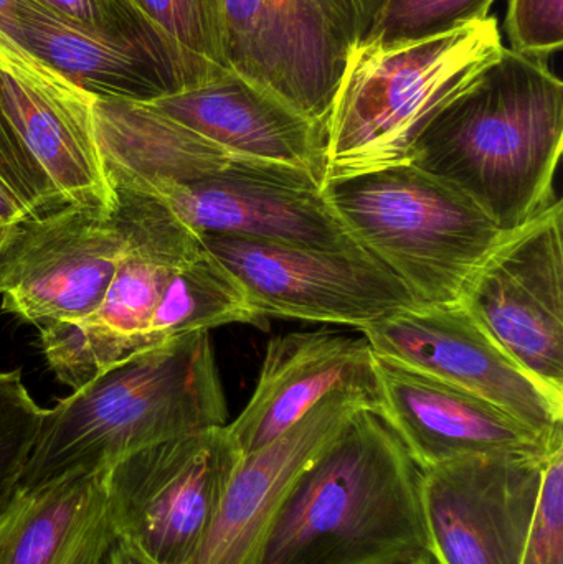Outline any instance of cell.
Segmentation results:
<instances>
[{
    "label": "cell",
    "instance_id": "1",
    "mask_svg": "<svg viewBox=\"0 0 563 564\" xmlns=\"http://www.w3.org/2000/svg\"><path fill=\"white\" fill-rule=\"evenodd\" d=\"M562 144L563 83L548 62L505 46L433 116L409 164L465 192L508 234L557 200Z\"/></svg>",
    "mask_w": 563,
    "mask_h": 564
},
{
    "label": "cell",
    "instance_id": "2",
    "mask_svg": "<svg viewBox=\"0 0 563 564\" xmlns=\"http://www.w3.org/2000/svg\"><path fill=\"white\" fill-rule=\"evenodd\" d=\"M425 552L422 470L362 408L297 477L257 564H405Z\"/></svg>",
    "mask_w": 563,
    "mask_h": 564
},
{
    "label": "cell",
    "instance_id": "3",
    "mask_svg": "<svg viewBox=\"0 0 563 564\" xmlns=\"http://www.w3.org/2000/svg\"><path fill=\"white\" fill-rule=\"evenodd\" d=\"M228 410L207 330L172 338L45 411L19 490L73 473H98L152 444L227 426Z\"/></svg>",
    "mask_w": 563,
    "mask_h": 564
},
{
    "label": "cell",
    "instance_id": "4",
    "mask_svg": "<svg viewBox=\"0 0 563 564\" xmlns=\"http://www.w3.org/2000/svg\"><path fill=\"white\" fill-rule=\"evenodd\" d=\"M502 50L491 15L415 42L354 45L327 116L326 181L409 164L433 116Z\"/></svg>",
    "mask_w": 563,
    "mask_h": 564
},
{
    "label": "cell",
    "instance_id": "5",
    "mask_svg": "<svg viewBox=\"0 0 563 564\" xmlns=\"http://www.w3.org/2000/svg\"><path fill=\"white\" fill-rule=\"evenodd\" d=\"M324 194L353 240L402 280L416 305L458 302L506 235L465 192L413 164L329 178Z\"/></svg>",
    "mask_w": 563,
    "mask_h": 564
},
{
    "label": "cell",
    "instance_id": "6",
    "mask_svg": "<svg viewBox=\"0 0 563 564\" xmlns=\"http://www.w3.org/2000/svg\"><path fill=\"white\" fill-rule=\"evenodd\" d=\"M124 248L95 314L40 328L46 364L73 391L148 350L152 315L182 264L202 251L201 237L169 207L134 192L112 191Z\"/></svg>",
    "mask_w": 563,
    "mask_h": 564
},
{
    "label": "cell",
    "instance_id": "7",
    "mask_svg": "<svg viewBox=\"0 0 563 564\" xmlns=\"http://www.w3.org/2000/svg\"><path fill=\"white\" fill-rule=\"evenodd\" d=\"M240 459L227 426H221L116 460L105 470L116 533L155 564L191 563Z\"/></svg>",
    "mask_w": 563,
    "mask_h": 564
},
{
    "label": "cell",
    "instance_id": "8",
    "mask_svg": "<svg viewBox=\"0 0 563 564\" xmlns=\"http://www.w3.org/2000/svg\"><path fill=\"white\" fill-rule=\"evenodd\" d=\"M235 278L255 315L364 328L416 305L407 285L360 245L346 250L291 247L201 235Z\"/></svg>",
    "mask_w": 563,
    "mask_h": 564
},
{
    "label": "cell",
    "instance_id": "9",
    "mask_svg": "<svg viewBox=\"0 0 563 564\" xmlns=\"http://www.w3.org/2000/svg\"><path fill=\"white\" fill-rule=\"evenodd\" d=\"M122 248L115 207L65 205L23 217L0 250L2 311L39 328L89 317L108 292Z\"/></svg>",
    "mask_w": 563,
    "mask_h": 564
},
{
    "label": "cell",
    "instance_id": "10",
    "mask_svg": "<svg viewBox=\"0 0 563 564\" xmlns=\"http://www.w3.org/2000/svg\"><path fill=\"white\" fill-rule=\"evenodd\" d=\"M360 332L377 357L476 394L544 436L563 433V394L526 370L462 302L412 305Z\"/></svg>",
    "mask_w": 563,
    "mask_h": 564
},
{
    "label": "cell",
    "instance_id": "11",
    "mask_svg": "<svg viewBox=\"0 0 563 564\" xmlns=\"http://www.w3.org/2000/svg\"><path fill=\"white\" fill-rule=\"evenodd\" d=\"M563 205L561 198L508 231L479 264L459 302L545 387L563 394Z\"/></svg>",
    "mask_w": 563,
    "mask_h": 564
},
{
    "label": "cell",
    "instance_id": "12",
    "mask_svg": "<svg viewBox=\"0 0 563 564\" xmlns=\"http://www.w3.org/2000/svg\"><path fill=\"white\" fill-rule=\"evenodd\" d=\"M551 456L491 454L423 470V519L435 562L521 564Z\"/></svg>",
    "mask_w": 563,
    "mask_h": 564
},
{
    "label": "cell",
    "instance_id": "13",
    "mask_svg": "<svg viewBox=\"0 0 563 564\" xmlns=\"http://www.w3.org/2000/svg\"><path fill=\"white\" fill-rule=\"evenodd\" d=\"M154 198L198 237L221 235L321 250L357 245L327 202L324 185L293 165L234 158L215 174Z\"/></svg>",
    "mask_w": 563,
    "mask_h": 564
},
{
    "label": "cell",
    "instance_id": "14",
    "mask_svg": "<svg viewBox=\"0 0 563 564\" xmlns=\"http://www.w3.org/2000/svg\"><path fill=\"white\" fill-rule=\"evenodd\" d=\"M230 72L326 126L350 46L320 0H218Z\"/></svg>",
    "mask_w": 563,
    "mask_h": 564
},
{
    "label": "cell",
    "instance_id": "15",
    "mask_svg": "<svg viewBox=\"0 0 563 564\" xmlns=\"http://www.w3.org/2000/svg\"><path fill=\"white\" fill-rule=\"evenodd\" d=\"M0 95L17 134L68 205L115 207L95 126V99L0 30Z\"/></svg>",
    "mask_w": 563,
    "mask_h": 564
},
{
    "label": "cell",
    "instance_id": "16",
    "mask_svg": "<svg viewBox=\"0 0 563 564\" xmlns=\"http://www.w3.org/2000/svg\"><path fill=\"white\" fill-rule=\"evenodd\" d=\"M377 413L392 427L419 469L491 454L551 456L563 433L544 436L501 408L439 378L377 357Z\"/></svg>",
    "mask_w": 563,
    "mask_h": 564
},
{
    "label": "cell",
    "instance_id": "17",
    "mask_svg": "<svg viewBox=\"0 0 563 564\" xmlns=\"http://www.w3.org/2000/svg\"><path fill=\"white\" fill-rule=\"evenodd\" d=\"M376 411L360 391H334L261 449L241 454L214 523L188 564H257L258 553L297 477L356 411Z\"/></svg>",
    "mask_w": 563,
    "mask_h": 564
},
{
    "label": "cell",
    "instance_id": "18",
    "mask_svg": "<svg viewBox=\"0 0 563 564\" xmlns=\"http://www.w3.org/2000/svg\"><path fill=\"white\" fill-rule=\"evenodd\" d=\"M340 390L360 391L379 404L376 354L366 337L316 330L271 338L253 397L227 424L228 433L241 454L255 453Z\"/></svg>",
    "mask_w": 563,
    "mask_h": 564
},
{
    "label": "cell",
    "instance_id": "19",
    "mask_svg": "<svg viewBox=\"0 0 563 564\" xmlns=\"http://www.w3.org/2000/svg\"><path fill=\"white\" fill-rule=\"evenodd\" d=\"M149 102L234 158L293 165L326 184V126L237 73Z\"/></svg>",
    "mask_w": 563,
    "mask_h": 564
},
{
    "label": "cell",
    "instance_id": "20",
    "mask_svg": "<svg viewBox=\"0 0 563 564\" xmlns=\"http://www.w3.org/2000/svg\"><path fill=\"white\" fill-rule=\"evenodd\" d=\"M95 126L111 191L154 198L215 174L234 159L152 102L96 98Z\"/></svg>",
    "mask_w": 563,
    "mask_h": 564
},
{
    "label": "cell",
    "instance_id": "21",
    "mask_svg": "<svg viewBox=\"0 0 563 564\" xmlns=\"http://www.w3.org/2000/svg\"><path fill=\"white\" fill-rule=\"evenodd\" d=\"M0 30L96 98L149 102L175 93L144 50L82 25L40 0H15Z\"/></svg>",
    "mask_w": 563,
    "mask_h": 564
},
{
    "label": "cell",
    "instance_id": "22",
    "mask_svg": "<svg viewBox=\"0 0 563 564\" xmlns=\"http://www.w3.org/2000/svg\"><path fill=\"white\" fill-rule=\"evenodd\" d=\"M106 470V469H105ZM105 470L17 490L0 513V564H99L115 542Z\"/></svg>",
    "mask_w": 563,
    "mask_h": 564
},
{
    "label": "cell",
    "instance_id": "23",
    "mask_svg": "<svg viewBox=\"0 0 563 564\" xmlns=\"http://www.w3.org/2000/svg\"><path fill=\"white\" fill-rule=\"evenodd\" d=\"M204 245V243H202ZM228 324L267 328L224 264L202 248L174 274L148 327L149 347Z\"/></svg>",
    "mask_w": 563,
    "mask_h": 564
},
{
    "label": "cell",
    "instance_id": "24",
    "mask_svg": "<svg viewBox=\"0 0 563 564\" xmlns=\"http://www.w3.org/2000/svg\"><path fill=\"white\" fill-rule=\"evenodd\" d=\"M185 59L201 85L230 72L221 50L218 0H131Z\"/></svg>",
    "mask_w": 563,
    "mask_h": 564
},
{
    "label": "cell",
    "instance_id": "25",
    "mask_svg": "<svg viewBox=\"0 0 563 564\" xmlns=\"http://www.w3.org/2000/svg\"><path fill=\"white\" fill-rule=\"evenodd\" d=\"M62 15L144 50L174 85L175 93L201 86L169 40L148 22L131 0H40Z\"/></svg>",
    "mask_w": 563,
    "mask_h": 564
},
{
    "label": "cell",
    "instance_id": "26",
    "mask_svg": "<svg viewBox=\"0 0 563 564\" xmlns=\"http://www.w3.org/2000/svg\"><path fill=\"white\" fill-rule=\"evenodd\" d=\"M496 0H380L367 45H397L442 35L489 17ZM359 45V43H357Z\"/></svg>",
    "mask_w": 563,
    "mask_h": 564
},
{
    "label": "cell",
    "instance_id": "27",
    "mask_svg": "<svg viewBox=\"0 0 563 564\" xmlns=\"http://www.w3.org/2000/svg\"><path fill=\"white\" fill-rule=\"evenodd\" d=\"M45 411L30 397L19 370L0 373V513L19 490Z\"/></svg>",
    "mask_w": 563,
    "mask_h": 564
},
{
    "label": "cell",
    "instance_id": "28",
    "mask_svg": "<svg viewBox=\"0 0 563 564\" xmlns=\"http://www.w3.org/2000/svg\"><path fill=\"white\" fill-rule=\"evenodd\" d=\"M0 188L12 195L29 215H45L65 207L42 169L23 145L3 108L0 95Z\"/></svg>",
    "mask_w": 563,
    "mask_h": 564
},
{
    "label": "cell",
    "instance_id": "29",
    "mask_svg": "<svg viewBox=\"0 0 563 564\" xmlns=\"http://www.w3.org/2000/svg\"><path fill=\"white\" fill-rule=\"evenodd\" d=\"M511 50L548 62L563 46V0H508Z\"/></svg>",
    "mask_w": 563,
    "mask_h": 564
},
{
    "label": "cell",
    "instance_id": "30",
    "mask_svg": "<svg viewBox=\"0 0 563 564\" xmlns=\"http://www.w3.org/2000/svg\"><path fill=\"white\" fill-rule=\"evenodd\" d=\"M521 564H563V447L545 463L538 510Z\"/></svg>",
    "mask_w": 563,
    "mask_h": 564
},
{
    "label": "cell",
    "instance_id": "31",
    "mask_svg": "<svg viewBox=\"0 0 563 564\" xmlns=\"http://www.w3.org/2000/svg\"><path fill=\"white\" fill-rule=\"evenodd\" d=\"M334 29L353 48L362 42L376 15V0H320Z\"/></svg>",
    "mask_w": 563,
    "mask_h": 564
},
{
    "label": "cell",
    "instance_id": "32",
    "mask_svg": "<svg viewBox=\"0 0 563 564\" xmlns=\"http://www.w3.org/2000/svg\"><path fill=\"white\" fill-rule=\"evenodd\" d=\"M99 564H155L149 560L141 550L136 549L132 543L126 542L121 536H116L115 542L109 546L106 555Z\"/></svg>",
    "mask_w": 563,
    "mask_h": 564
},
{
    "label": "cell",
    "instance_id": "33",
    "mask_svg": "<svg viewBox=\"0 0 563 564\" xmlns=\"http://www.w3.org/2000/svg\"><path fill=\"white\" fill-rule=\"evenodd\" d=\"M23 217H29V212L6 191L0 188V250H2L3 241L9 235L10 228L22 220Z\"/></svg>",
    "mask_w": 563,
    "mask_h": 564
},
{
    "label": "cell",
    "instance_id": "34",
    "mask_svg": "<svg viewBox=\"0 0 563 564\" xmlns=\"http://www.w3.org/2000/svg\"><path fill=\"white\" fill-rule=\"evenodd\" d=\"M13 3H15V0H0V22L12 12Z\"/></svg>",
    "mask_w": 563,
    "mask_h": 564
},
{
    "label": "cell",
    "instance_id": "35",
    "mask_svg": "<svg viewBox=\"0 0 563 564\" xmlns=\"http://www.w3.org/2000/svg\"><path fill=\"white\" fill-rule=\"evenodd\" d=\"M405 564H439L435 562L432 555L429 552L422 553V555L416 556V558L410 560L409 563Z\"/></svg>",
    "mask_w": 563,
    "mask_h": 564
},
{
    "label": "cell",
    "instance_id": "36",
    "mask_svg": "<svg viewBox=\"0 0 563 564\" xmlns=\"http://www.w3.org/2000/svg\"><path fill=\"white\" fill-rule=\"evenodd\" d=\"M376 2H377V7H379V2H380V0H376ZM376 10H377V9H376Z\"/></svg>",
    "mask_w": 563,
    "mask_h": 564
}]
</instances>
